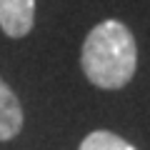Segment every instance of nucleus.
<instances>
[{
    "label": "nucleus",
    "mask_w": 150,
    "mask_h": 150,
    "mask_svg": "<svg viewBox=\"0 0 150 150\" xmlns=\"http://www.w3.org/2000/svg\"><path fill=\"white\" fill-rule=\"evenodd\" d=\"M23 128V108L13 88L0 78V143L13 140Z\"/></svg>",
    "instance_id": "nucleus-3"
},
{
    "label": "nucleus",
    "mask_w": 150,
    "mask_h": 150,
    "mask_svg": "<svg viewBox=\"0 0 150 150\" xmlns=\"http://www.w3.org/2000/svg\"><path fill=\"white\" fill-rule=\"evenodd\" d=\"M35 20V0H0V28L8 38H25Z\"/></svg>",
    "instance_id": "nucleus-2"
},
{
    "label": "nucleus",
    "mask_w": 150,
    "mask_h": 150,
    "mask_svg": "<svg viewBox=\"0 0 150 150\" xmlns=\"http://www.w3.org/2000/svg\"><path fill=\"white\" fill-rule=\"evenodd\" d=\"M80 150H138V148L110 130H95L80 143Z\"/></svg>",
    "instance_id": "nucleus-4"
},
{
    "label": "nucleus",
    "mask_w": 150,
    "mask_h": 150,
    "mask_svg": "<svg viewBox=\"0 0 150 150\" xmlns=\"http://www.w3.org/2000/svg\"><path fill=\"white\" fill-rule=\"evenodd\" d=\"M80 65L85 78L95 88H125L138 68V45L133 33L118 20L98 23L83 43Z\"/></svg>",
    "instance_id": "nucleus-1"
}]
</instances>
